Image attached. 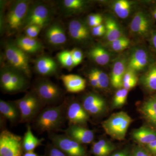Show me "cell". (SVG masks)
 Listing matches in <instances>:
<instances>
[{"label":"cell","mask_w":156,"mask_h":156,"mask_svg":"<svg viewBox=\"0 0 156 156\" xmlns=\"http://www.w3.org/2000/svg\"><path fill=\"white\" fill-rule=\"evenodd\" d=\"M66 119V102L45 108L34 120V127L40 133L59 130Z\"/></svg>","instance_id":"cell-1"},{"label":"cell","mask_w":156,"mask_h":156,"mask_svg":"<svg viewBox=\"0 0 156 156\" xmlns=\"http://www.w3.org/2000/svg\"><path fill=\"white\" fill-rule=\"evenodd\" d=\"M54 9L42 2H32L23 22L22 29L31 25H37L42 29L50 25L54 17Z\"/></svg>","instance_id":"cell-2"},{"label":"cell","mask_w":156,"mask_h":156,"mask_svg":"<svg viewBox=\"0 0 156 156\" xmlns=\"http://www.w3.org/2000/svg\"><path fill=\"white\" fill-rule=\"evenodd\" d=\"M27 78L24 74L10 66H3L0 74L1 89L5 93L11 94L24 91L28 87Z\"/></svg>","instance_id":"cell-3"},{"label":"cell","mask_w":156,"mask_h":156,"mask_svg":"<svg viewBox=\"0 0 156 156\" xmlns=\"http://www.w3.org/2000/svg\"><path fill=\"white\" fill-rule=\"evenodd\" d=\"M31 2L27 0H18L14 1L10 5L4 23L8 35L13 34L22 29L23 22Z\"/></svg>","instance_id":"cell-4"},{"label":"cell","mask_w":156,"mask_h":156,"mask_svg":"<svg viewBox=\"0 0 156 156\" xmlns=\"http://www.w3.org/2000/svg\"><path fill=\"white\" fill-rule=\"evenodd\" d=\"M131 117L124 112L113 114L102 123L107 134L113 139L122 140L126 137L129 126L133 122Z\"/></svg>","instance_id":"cell-5"},{"label":"cell","mask_w":156,"mask_h":156,"mask_svg":"<svg viewBox=\"0 0 156 156\" xmlns=\"http://www.w3.org/2000/svg\"><path fill=\"white\" fill-rule=\"evenodd\" d=\"M14 101L20 112V123H28L34 120L46 106L33 90Z\"/></svg>","instance_id":"cell-6"},{"label":"cell","mask_w":156,"mask_h":156,"mask_svg":"<svg viewBox=\"0 0 156 156\" xmlns=\"http://www.w3.org/2000/svg\"><path fill=\"white\" fill-rule=\"evenodd\" d=\"M33 91L45 105H57V103L61 102L63 98L62 90L48 79H40L37 80Z\"/></svg>","instance_id":"cell-7"},{"label":"cell","mask_w":156,"mask_h":156,"mask_svg":"<svg viewBox=\"0 0 156 156\" xmlns=\"http://www.w3.org/2000/svg\"><path fill=\"white\" fill-rule=\"evenodd\" d=\"M5 56L9 66L30 77L31 70L29 58L27 53L18 48L15 43L7 42L5 45Z\"/></svg>","instance_id":"cell-8"},{"label":"cell","mask_w":156,"mask_h":156,"mask_svg":"<svg viewBox=\"0 0 156 156\" xmlns=\"http://www.w3.org/2000/svg\"><path fill=\"white\" fill-rule=\"evenodd\" d=\"M154 20L150 12L144 11L135 13L129 27L132 34L142 38H148L151 33L155 27Z\"/></svg>","instance_id":"cell-9"},{"label":"cell","mask_w":156,"mask_h":156,"mask_svg":"<svg viewBox=\"0 0 156 156\" xmlns=\"http://www.w3.org/2000/svg\"><path fill=\"white\" fill-rule=\"evenodd\" d=\"M49 137L53 145L58 148L68 156H88L82 144L72 139L65 134L49 133Z\"/></svg>","instance_id":"cell-10"},{"label":"cell","mask_w":156,"mask_h":156,"mask_svg":"<svg viewBox=\"0 0 156 156\" xmlns=\"http://www.w3.org/2000/svg\"><path fill=\"white\" fill-rule=\"evenodd\" d=\"M22 137L7 130L0 134V156H22Z\"/></svg>","instance_id":"cell-11"},{"label":"cell","mask_w":156,"mask_h":156,"mask_svg":"<svg viewBox=\"0 0 156 156\" xmlns=\"http://www.w3.org/2000/svg\"><path fill=\"white\" fill-rule=\"evenodd\" d=\"M156 62V56L153 52L144 48H137L131 53L128 62V68L135 72L147 69Z\"/></svg>","instance_id":"cell-12"},{"label":"cell","mask_w":156,"mask_h":156,"mask_svg":"<svg viewBox=\"0 0 156 156\" xmlns=\"http://www.w3.org/2000/svg\"><path fill=\"white\" fill-rule=\"evenodd\" d=\"M66 117L69 125L83 126L89 120V115L78 101L66 102Z\"/></svg>","instance_id":"cell-13"},{"label":"cell","mask_w":156,"mask_h":156,"mask_svg":"<svg viewBox=\"0 0 156 156\" xmlns=\"http://www.w3.org/2000/svg\"><path fill=\"white\" fill-rule=\"evenodd\" d=\"M68 31L70 37L78 43H86L91 39L89 25L81 20H71L69 23Z\"/></svg>","instance_id":"cell-14"},{"label":"cell","mask_w":156,"mask_h":156,"mask_svg":"<svg viewBox=\"0 0 156 156\" xmlns=\"http://www.w3.org/2000/svg\"><path fill=\"white\" fill-rule=\"evenodd\" d=\"M82 105L89 115H99L106 108V102L103 98L94 93H90L83 98Z\"/></svg>","instance_id":"cell-15"},{"label":"cell","mask_w":156,"mask_h":156,"mask_svg":"<svg viewBox=\"0 0 156 156\" xmlns=\"http://www.w3.org/2000/svg\"><path fill=\"white\" fill-rule=\"evenodd\" d=\"M45 37L50 45L55 47L62 46L67 41L64 27L61 23L57 22L50 24L47 27Z\"/></svg>","instance_id":"cell-16"},{"label":"cell","mask_w":156,"mask_h":156,"mask_svg":"<svg viewBox=\"0 0 156 156\" xmlns=\"http://www.w3.org/2000/svg\"><path fill=\"white\" fill-rule=\"evenodd\" d=\"M64 132L66 135L82 144L91 143L94 138L93 131L83 126L69 125Z\"/></svg>","instance_id":"cell-17"},{"label":"cell","mask_w":156,"mask_h":156,"mask_svg":"<svg viewBox=\"0 0 156 156\" xmlns=\"http://www.w3.org/2000/svg\"><path fill=\"white\" fill-rule=\"evenodd\" d=\"M34 67L37 73L43 76L54 75L58 69L56 62L48 56H42L37 58L35 61Z\"/></svg>","instance_id":"cell-18"},{"label":"cell","mask_w":156,"mask_h":156,"mask_svg":"<svg viewBox=\"0 0 156 156\" xmlns=\"http://www.w3.org/2000/svg\"><path fill=\"white\" fill-rule=\"evenodd\" d=\"M89 4V2L83 0H63L60 2L59 8L63 15L68 17L85 11Z\"/></svg>","instance_id":"cell-19"},{"label":"cell","mask_w":156,"mask_h":156,"mask_svg":"<svg viewBox=\"0 0 156 156\" xmlns=\"http://www.w3.org/2000/svg\"><path fill=\"white\" fill-rule=\"evenodd\" d=\"M127 67V61L125 57H120L115 62L111 76V83L115 88L120 89L123 87V79Z\"/></svg>","instance_id":"cell-20"},{"label":"cell","mask_w":156,"mask_h":156,"mask_svg":"<svg viewBox=\"0 0 156 156\" xmlns=\"http://www.w3.org/2000/svg\"><path fill=\"white\" fill-rule=\"evenodd\" d=\"M60 79L67 92L70 93H78L86 88V80L77 75H62Z\"/></svg>","instance_id":"cell-21"},{"label":"cell","mask_w":156,"mask_h":156,"mask_svg":"<svg viewBox=\"0 0 156 156\" xmlns=\"http://www.w3.org/2000/svg\"><path fill=\"white\" fill-rule=\"evenodd\" d=\"M0 112L12 125L20 122V112L14 101H7L1 99Z\"/></svg>","instance_id":"cell-22"},{"label":"cell","mask_w":156,"mask_h":156,"mask_svg":"<svg viewBox=\"0 0 156 156\" xmlns=\"http://www.w3.org/2000/svg\"><path fill=\"white\" fill-rule=\"evenodd\" d=\"M15 44L17 47L27 53H36L41 52L43 49L41 42L36 38L25 36L18 37Z\"/></svg>","instance_id":"cell-23"},{"label":"cell","mask_w":156,"mask_h":156,"mask_svg":"<svg viewBox=\"0 0 156 156\" xmlns=\"http://www.w3.org/2000/svg\"><path fill=\"white\" fill-rule=\"evenodd\" d=\"M140 110L146 119L156 127V95L151 96L144 101Z\"/></svg>","instance_id":"cell-24"},{"label":"cell","mask_w":156,"mask_h":156,"mask_svg":"<svg viewBox=\"0 0 156 156\" xmlns=\"http://www.w3.org/2000/svg\"><path fill=\"white\" fill-rule=\"evenodd\" d=\"M44 139H39L32 133L30 125H27L26 131L22 138V147L23 152L32 151L41 145Z\"/></svg>","instance_id":"cell-25"},{"label":"cell","mask_w":156,"mask_h":156,"mask_svg":"<svg viewBox=\"0 0 156 156\" xmlns=\"http://www.w3.org/2000/svg\"><path fill=\"white\" fill-rule=\"evenodd\" d=\"M105 38L108 43L124 36L119 26L115 20L108 17L105 20Z\"/></svg>","instance_id":"cell-26"},{"label":"cell","mask_w":156,"mask_h":156,"mask_svg":"<svg viewBox=\"0 0 156 156\" xmlns=\"http://www.w3.org/2000/svg\"><path fill=\"white\" fill-rule=\"evenodd\" d=\"M132 136L139 143L147 145L156 140V132L150 128L141 127L133 131Z\"/></svg>","instance_id":"cell-27"},{"label":"cell","mask_w":156,"mask_h":156,"mask_svg":"<svg viewBox=\"0 0 156 156\" xmlns=\"http://www.w3.org/2000/svg\"><path fill=\"white\" fill-rule=\"evenodd\" d=\"M89 57L97 64L106 65L110 60L109 53L102 46L97 45L92 48L89 53Z\"/></svg>","instance_id":"cell-28"},{"label":"cell","mask_w":156,"mask_h":156,"mask_svg":"<svg viewBox=\"0 0 156 156\" xmlns=\"http://www.w3.org/2000/svg\"><path fill=\"white\" fill-rule=\"evenodd\" d=\"M143 86L151 92L156 91V62L151 65L141 78Z\"/></svg>","instance_id":"cell-29"},{"label":"cell","mask_w":156,"mask_h":156,"mask_svg":"<svg viewBox=\"0 0 156 156\" xmlns=\"http://www.w3.org/2000/svg\"><path fill=\"white\" fill-rule=\"evenodd\" d=\"M115 149V147L112 143L101 139L93 144L91 153L94 156H108Z\"/></svg>","instance_id":"cell-30"},{"label":"cell","mask_w":156,"mask_h":156,"mask_svg":"<svg viewBox=\"0 0 156 156\" xmlns=\"http://www.w3.org/2000/svg\"><path fill=\"white\" fill-rule=\"evenodd\" d=\"M134 6V3L127 0L116 1L112 5L114 12L121 19H126L129 17Z\"/></svg>","instance_id":"cell-31"},{"label":"cell","mask_w":156,"mask_h":156,"mask_svg":"<svg viewBox=\"0 0 156 156\" xmlns=\"http://www.w3.org/2000/svg\"><path fill=\"white\" fill-rule=\"evenodd\" d=\"M58 62L62 67L68 70H71L74 66L71 51L69 50H63L57 54Z\"/></svg>","instance_id":"cell-32"},{"label":"cell","mask_w":156,"mask_h":156,"mask_svg":"<svg viewBox=\"0 0 156 156\" xmlns=\"http://www.w3.org/2000/svg\"><path fill=\"white\" fill-rule=\"evenodd\" d=\"M130 44V40L124 36L113 41L109 42L108 45L114 51L120 52L128 48Z\"/></svg>","instance_id":"cell-33"},{"label":"cell","mask_w":156,"mask_h":156,"mask_svg":"<svg viewBox=\"0 0 156 156\" xmlns=\"http://www.w3.org/2000/svg\"><path fill=\"white\" fill-rule=\"evenodd\" d=\"M128 90L125 88L119 89L115 94L113 101V106L115 108H120L126 103L128 97Z\"/></svg>","instance_id":"cell-34"},{"label":"cell","mask_w":156,"mask_h":156,"mask_svg":"<svg viewBox=\"0 0 156 156\" xmlns=\"http://www.w3.org/2000/svg\"><path fill=\"white\" fill-rule=\"evenodd\" d=\"M92 71L96 76L99 84V89H106L108 87L109 80L107 75L102 71L98 69H94Z\"/></svg>","instance_id":"cell-35"},{"label":"cell","mask_w":156,"mask_h":156,"mask_svg":"<svg viewBox=\"0 0 156 156\" xmlns=\"http://www.w3.org/2000/svg\"><path fill=\"white\" fill-rule=\"evenodd\" d=\"M44 156H68L53 144H48L45 148Z\"/></svg>","instance_id":"cell-36"},{"label":"cell","mask_w":156,"mask_h":156,"mask_svg":"<svg viewBox=\"0 0 156 156\" xmlns=\"http://www.w3.org/2000/svg\"><path fill=\"white\" fill-rule=\"evenodd\" d=\"M103 17L99 14H91L87 17V23L89 27L93 28L102 24Z\"/></svg>","instance_id":"cell-37"},{"label":"cell","mask_w":156,"mask_h":156,"mask_svg":"<svg viewBox=\"0 0 156 156\" xmlns=\"http://www.w3.org/2000/svg\"><path fill=\"white\" fill-rule=\"evenodd\" d=\"M74 66H76L80 64L83 61V53L82 51L78 48H74L71 50Z\"/></svg>","instance_id":"cell-38"},{"label":"cell","mask_w":156,"mask_h":156,"mask_svg":"<svg viewBox=\"0 0 156 156\" xmlns=\"http://www.w3.org/2000/svg\"><path fill=\"white\" fill-rule=\"evenodd\" d=\"M41 29L42 28L38 26H30L25 30L26 34L27 36L35 38Z\"/></svg>","instance_id":"cell-39"},{"label":"cell","mask_w":156,"mask_h":156,"mask_svg":"<svg viewBox=\"0 0 156 156\" xmlns=\"http://www.w3.org/2000/svg\"><path fill=\"white\" fill-rule=\"evenodd\" d=\"M106 32L105 26L101 24L91 29V33L95 37H101L105 35Z\"/></svg>","instance_id":"cell-40"},{"label":"cell","mask_w":156,"mask_h":156,"mask_svg":"<svg viewBox=\"0 0 156 156\" xmlns=\"http://www.w3.org/2000/svg\"><path fill=\"white\" fill-rule=\"evenodd\" d=\"M151 49L156 56V27L154 29L151 33L150 36L148 39Z\"/></svg>","instance_id":"cell-41"},{"label":"cell","mask_w":156,"mask_h":156,"mask_svg":"<svg viewBox=\"0 0 156 156\" xmlns=\"http://www.w3.org/2000/svg\"><path fill=\"white\" fill-rule=\"evenodd\" d=\"M136 78H137V77L136 76V72L128 68L126 70V73H125L124 77H123V83L132 80Z\"/></svg>","instance_id":"cell-42"},{"label":"cell","mask_w":156,"mask_h":156,"mask_svg":"<svg viewBox=\"0 0 156 156\" xmlns=\"http://www.w3.org/2000/svg\"><path fill=\"white\" fill-rule=\"evenodd\" d=\"M89 78L90 84L92 87L95 88L99 89V84L96 76L92 71H91L89 74Z\"/></svg>","instance_id":"cell-43"},{"label":"cell","mask_w":156,"mask_h":156,"mask_svg":"<svg viewBox=\"0 0 156 156\" xmlns=\"http://www.w3.org/2000/svg\"><path fill=\"white\" fill-rule=\"evenodd\" d=\"M137 81H138V78L134 79V80L129 81V82L123 83V88L129 91V90L132 89V88H134L136 86Z\"/></svg>","instance_id":"cell-44"},{"label":"cell","mask_w":156,"mask_h":156,"mask_svg":"<svg viewBox=\"0 0 156 156\" xmlns=\"http://www.w3.org/2000/svg\"><path fill=\"white\" fill-rule=\"evenodd\" d=\"M132 156H150L147 151L141 148H137L134 151Z\"/></svg>","instance_id":"cell-45"},{"label":"cell","mask_w":156,"mask_h":156,"mask_svg":"<svg viewBox=\"0 0 156 156\" xmlns=\"http://www.w3.org/2000/svg\"><path fill=\"white\" fill-rule=\"evenodd\" d=\"M147 147L151 153L156 154V140L147 144Z\"/></svg>","instance_id":"cell-46"},{"label":"cell","mask_w":156,"mask_h":156,"mask_svg":"<svg viewBox=\"0 0 156 156\" xmlns=\"http://www.w3.org/2000/svg\"><path fill=\"white\" fill-rule=\"evenodd\" d=\"M151 15L153 17L155 21H156V3L154 4L151 8L150 11H149Z\"/></svg>","instance_id":"cell-47"},{"label":"cell","mask_w":156,"mask_h":156,"mask_svg":"<svg viewBox=\"0 0 156 156\" xmlns=\"http://www.w3.org/2000/svg\"><path fill=\"white\" fill-rule=\"evenodd\" d=\"M22 156H40L35 153L34 151H32L27 152L23 153Z\"/></svg>","instance_id":"cell-48"},{"label":"cell","mask_w":156,"mask_h":156,"mask_svg":"<svg viewBox=\"0 0 156 156\" xmlns=\"http://www.w3.org/2000/svg\"><path fill=\"white\" fill-rule=\"evenodd\" d=\"M127 154V153L126 152L122 151L116 153L112 155L111 156H125Z\"/></svg>","instance_id":"cell-49"},{"label":"cell","mask_w":156,"mask_h":156,"mask_svg":"<svg viewBox=\"0 0 156 156\" xmlns=\"http://www.w3.org/2000/svg\"><path fill=\"white\" fill-rule=\"evenodd\" d=\"M125 156H128V154H126Z\"/></svg>","instance_id":"cell-50"}]
</instances>
